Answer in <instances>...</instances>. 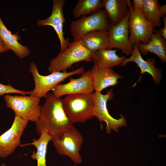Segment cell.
Here are the masks:
<instances>
[{
	"instance_id": "6da1fadb",
	"label": "cell",
	"mask_w": 166,
	"mask_h": 166,
	"mask_svg": "<svg viewBox=\"0 0 166 166\" xmlns=\"http://www.w3.org/2000/svg\"><path fill=\"white\" fill-rule=\"evenodd\" d=\"M46 99L41 106L39 119L35 122V129L39 136L45 130L52 137L73 126V124L64 112L61 97H56L49 92Z\"/></svg>"
},
{
	"instance_id": "7a4b0ae2",
	"label": "cell",
	"mask_w": 166,
	"mask_h": 166,
	"mask_svg": "<svg viewBox=\"0 0 166 166\" xmlns=\"http://www.w3.org/2000/svg\"><path fill=\"white\" fill-rule=\"evenodd\" d=\"M64 112L72 123H83L94 117L95 103L92 93L67 95L62 99Z\"/></svg>"
},
{
	"instance_id": "3957f363",
	"label": "cell",
	"mask_w": 166,
	"mask_h": 166,
	"mask_svg": "<svg viewBox=\"0 0 166 166\" xmlns=\"http://www.w3.org/2000/svg\"><path fill=\"white\" fill-rule=\"evenodd\" d=\"M93 54L84 46L80 38L73 41L69 43L66 50L60 52L50 61L48 71L51 73L65 72L75 63L92 61Z\"/></svg>"
},
{
	"instance_id": "277c9868",
	"label": "cell",
	"mask_w": 166,
	"mask_h": 166,
	"mask_svg": "<svg viewBox=\"0 0 166 166\" xmlns=\"http://www.w3.org/2000/svg\"><path fill=\"white\" fill-rule=\"evenodd\" d=\"M51 141L59 155L67 156L76 164L82 162L80 152L83 138L74 125L52 137Z\"/></svg>"
},
{
	"instance_id": "5b68a950",
	"label": "cell",
	"mask_w": 166,
	"mask_h": 166,
	"mask_svg": "<svg viewBox=\"0 0 166 166\" xmlns=\"http://www.w3.org/2000/svg\"><path fill=\"white\" fill-rule=\"evenodd\" d=\"M29 71L32 75L35 84L34 88L31 91L30 95L41 98H46L49 91L68 77L75 74H82L85 72V69L82 66L69 72H55L49 75L43 76L39 74L36 64L34 62H32L30 63Z\"/></svg>"
},
{
	"instance_id": "8992f818",
	"label": "cell",
	"mask_w": 166,
	"mask_h": 166,
	"mask_svg": "<svg viewBox=\"0 0 166 166\" xmlns=\"http://www.w3.org/2000/svg\"><path fill=\"white\" fill-rule=\"evenodd\" d=\"M127 3L130 13L128 28L131 45L133 47L140 43L148 44L155 30L153 26L146 19L143 10L135 12L131 1L127 0Z\"/></svg>"
},
{
	"instance_id": "52a82bcc",
	"label": "cell",
	"mask_w": 166,
	"mask_h": 166,
	"mask_svg": "<svg viewBox=\"0 0 166 166\" xmlns=\"http://www.w3.org/2000/svg\"><path fill=\"white\" fill-rule=\"evenodd\" d=\"M6 106L11 109L15 115L23 119L36 122L39 117L41 106L40 98L33 95L11 96L6 94L4 97Z\"/></svg>"
},
{
	"instance_id": "ba28073f",
	"label": "cell",
	"mask_w": 166,
	"mask_h": 166,
	"mask_svg": "<svg viewBox=\"0 0 166 166\" xmlns=\"http://www.w3.org/2000/svg\"><path fill=\"white\" fill-rule=\"evenodd\" d=\"M109 22L104 10H100L89 16H82L72 21L70 30L73 41L79 39L85 34L95 31H108Z\"/></svg>"
},
{
	"instance_id": "9c48e42d",
	"label": "cell",
	"mask_w": 166,
	"mask_h": 166,
	"mask_svg": "<svg viewBox=\"0 0 166 166\" xmlns=\"http://www.w3.org/2000/svg\"><path fill=\"white\" fill-rule=\"evenodd\" d=\"M92 93L95 103L94 117H97L101 123V121L105 122L107 133H109L112 131L118 132L120 127L127 125L125 118L123 115H120L121 117L116 119L111 117L108 112L107 102L108 100L113 98L112 90L109 91L105 94L98 92Z\"/></svg>"
},
{
	"instance_id": "30bf717a",
	"label": "cell",
	"mask_w": 166,
	"mask_h": 166,
	"mask_svg": "<svg viewBox=\"0 0 166 166\" xmlns=\"http://www.w3.org/2000/svg\"><path fill=\"white\" fill-rule=\"evenodd\" d=\"M129 16V11L126 16L118 23L113 24L109 22L108 32L109 44L107 49L117 48L126 56L132 54L133 47L129 42L128 28Z\"/></svg>"
},
{
	"instance_id": "8fae6325",
	"label": "cell",
	"mask_w": 166,
	"mask_h": 166,
	"mask_svg": "<svg viewBox=\"0 0 166 166\" xmlns=\"http://www.w3.org/2000/svg\"><path fill=\"white\" fill-rule=\"evenodd\" d=\"M29 121L15 115L11 127L0 136V157L5 158L20 145L22 135Z\"/></svg>"
},
{
	"instance_id": "7c38bea8",
	"label": "cell",
	"mask_w": 166,
	"mask_h": 166,
	"mask_svg": "<svg viewBox=\"0 0 166 166\" xmlns=\"http://www.w3.org/2000/svg\"><path fill=\"white\" fill-rule=\"evenodd\" d=\"M53 90L52 93L57 97L68 94L93 93L94 89L90 70L85 72L78 78H70L66 84H58Z\"/></svg>"
},
{
	"instance_id": "4fadbf2b",
	"label": "cell",
	"mask_w": 166,
	"mask_h": 166,
	"mask_svg": "<svg viewBox=\"0 0 166 166\" xmlns=\"http://www.w3.org/2000/svg\"><path fill=\"white\" fill-rule=\"evenodd\" d=\"M53 9L51 15L45 19H39L37 21V24L39 26L48 25L53 28L60 41V52H62L66 49L70 43L69 39H65L63 31V23L65 22L63 7L65 1L64 0H53Z\"/></svg>"
},
{
	"instance_id": "5bb4252c",
	"label": "cell",
	"mask_w": 166,
	"mask_h": 166,
	"mask_svg": "<svg viewBox=\"0 0 166 166\" xmlns=\"http://www.w3.org/2000/svg\"><path fill=\"white\" fill-rule=\"evenodd\" d=\"M135 62L140 68L141 74L147 73L150 74L153 78L154 83L158 84L162 78L161 70L155 66L156 62L152 58H148L145 60L142 58L136 44L133 46V50L131 56L122 61L120 65L125 66L130 62Z\"/></svg>"
},
{
	"instance_id": "9a60e30c",
	"label": "cell",
	"mask_w": 166,
	"mask_h": 166,
	"mask_svg": "<svg viewBox=\"0 0 166 166\" xmlns=\"http://www.w3.org/2000/svg\"><path fill=\"white\" fill-rule=\"evenodd\" d=\"M90 70L95 92H101L105 88L115 85L118 83L119 79L123 78L112 69L100 68L94 65Z\"/></svg>"
},
{
	"instance_id": "2e32d148",
	"label": "cell",
	"mask_w": 166,
	"mask_h": 166,
	"mask_svg": "<svg viewBox=\"0 0 166 166\" xmlns=\"http://www.w3.org/2000/svg\"><path fill=\"white\" fill-rule=\"evenodd\" d=\"M159 30H155L148 44L140 43L136 45L140 54L146 56L148 52L153 53L164 63L166 61V39L160 36Z\"/></svg>"
},
{
	"instance_id": "e0dca14e",
	"label": "cell",
	"mask_w": 166,
	"mask_h": 166,
	"mask_svg": "<svg viewBox=\"0 0 166 166\" xmlns=\"http://www.w3.org/2000/svg\"><path fill=\"white\" fill-rule=\"evenodd\" d=\"M102 2L109 21L112 24L120 22L129 11L127 0H103Z\"/></svg>"
},
{
	"instance_id": "ac0fdd59",
	"label": "cell",
	"mask_w": 166,
	"mask_h": 166,
	"mask_svg": "<svg viewBox=\"0 0 166 166\" xmlns=\"http://www.w3.org/2000/svg\"><path fill=\"white\" fill-rule=\"evenodd\" d=\"M84 46L92 53L109 46L108 31H95L89 32L79 38Z\"/></svg>"
},
{
	"instance_id": "d6986e66",
	"label": "cell",
	"mask_w": 166,
	"mask_h": 166,
	"mask_svg": "<svg viewBox=\"0 0 166 166\" xmlns=\"http://www.w3.org/2000/svg\"><path fill=\"white\" fill-rule=\"evenodd\" d=\"M117 49H102L93 54L92 61L96 66L100 68L112 69L120 65L126 58L124 56L119 57L116 54Z\"/></svg>"
},
{
	"instance_id": "ffe728a7",
	"label": "cell",
	"mask_w": 166,
	"mask_h": 166,
	"mask_svg": "<svg viewBox=\"0 0 166 166\" xmlns=\"http://www.w3.org/2000/svg\"><path fill=\"white\" fill-rule=\"evenodd\" d=\"M0 37L8 49L12 50L21 58L28 56L30 53L27 46L22 45L18 41L16 35L13 34L7 29L3 23L0 16Z\"/></svg>"
},
{
	"instance_id": "44dd1931",
	"label": "cell",
	"mask_w": 166,
	"mask_h": 166,
	"mask_svg": "<svg viewBox=\"0 0 166 166\" xmlns=\"http://www.w3.org/2000/svg\"><path fill=\"white\" fill-rule=\"evenodd\" d=\"M40 136L38 139H33L31 143L21 145L20 146L23 147L30 145L34 146L37 148V152H33L31 158L37 160V166H47L46 157L47 146L49 142L51 141L52 137L45 130L42 131Z\"/></svg>"
},
{
	"instance_id": "7402d4cb",
	"label": "cell",
	"mask_w": 166,
	"mask_h": 166,
	"mask_svg": "<svg viewBox=\"0 0 166 166\" xmlns=\"http://www.w3.org/2000/svg\"><path fill=\"white\" fill-rule=\"evenodd\" d=\"M157 0H144L143 11L146 19L153 26L154 29L160 27L161 18L163 17Z\"/></svg>"
},
{
	"instance_id": "603a6c76",
	"label": "cell",
	"mask_w": 166,
	"mask_h": 166,
	"mask_svg": "<svg viewBox=\"0 0 166 166\" xmlns=\"http://www.w3.org/2000/svg\"><path fill=\"white\" fill-rule=\"evenodd\" d=\"M102 7V0H79L73 10L72 13L74 18H77L96 12L101 10Z\"/></svg>"
},
{
	"instance_id": "cb8c5ba5",
	"label": "cell",
	"mask_w": 166,
	"mask_h": 166,
	"mask_svg": "<svg viewBox=\"0 0 166 166\" xmlns=\"http://www.w3.org/2000/svg\"><path fill=\"white\" fill-rule=\"evenodd\" d=\"M31 93V91L27 92L19 90L14 88L10 85H4L0 83V96L10 93H16L25 95L30 94Z\"/></svg>"
},
{
	"instance_id": "d4e9b609",
	"label": "cell",
	"mask_w": 166,
	"mask_h": 166,
	"mask_svg": "<svg viewBox=\"0 0 166 166\" xmlns=\"http://www.w3.org/2000/svg\"><path fill=\"white\" fill-rule=\"evenodd\" d=\"M144 0H133L132 7L134 10L138 12L143 10Z\"/></svg>"
},
{
	"instance_id": "484cf974",
	"label": "cell",
	"mask_w": 166,
	"mask_h": 166,
	"mask_svg": "<svg viewBox=\"0 0 166 166\" xmlns=\"http://www.w3.org/2000/svg\"><path fill=\"white\" fill-rule=\"evenodd\" d=\"M163 22L164 23V26L163 27L159 30V32L160 36L164 39H166V16L163 17Z\"/></svg>"
},
{
	"instance_id": "4316f807",
	"label": "cell",
	"mask_w": 166,
	"mask_h": 166,
	"mask_svg": "<svg viewBox=\"0 0 166 166\" xmlns=\"http://www.w3.org/2000/svg\"><path fill=\"white\" fill-rule=\"evenodd\" d=\"M8 50L7 47L0 37V53L6 52Z\"/></svg>"
},
{
	"instance_id": "83f0119b",
	"label": "cell",
	"mask_w": 166,
	"mask_h": 166,
	"mask_svg": "<svg viewBox=\"0 0 166 166\" xmlns=\"http://www.w3.org/2000/svg\"><path fill=\"white\" fill-rule=\"evenodd\" d=\"M160 10L163 15V16H166V4L160 6Z\"/></svg>"
},
{
	"instance_id": "f1b7e54d",
	"label": "cell",
	"mask_w": 166,
	"mask_h": 166,
	"mask_svg": "<svg viewBox=\"0 0 166 166\" xmlns=\"http://www.w3.org/2000/svg\"><path fill=\"white\" fill-rule=\"evenodd\" d=\"M1 166H6V165L5 164L2 163L1 165Z\"/></svg>"
},
{
	"instance_id": "f546056e",
	"label": "cell",
	"mask_w": 166,
	"mask_h": 166,
	"mask_svg": "<svg viewBox=\"0 0 166 166\" xmlns=\"http://www.w3.org/2000/svg\"><path fill=\"white\" fill-rule=\"evenodd\" d=\"M79 166L77 164H75V165H73V166Z\"/></svg>"
}]
</instances>
